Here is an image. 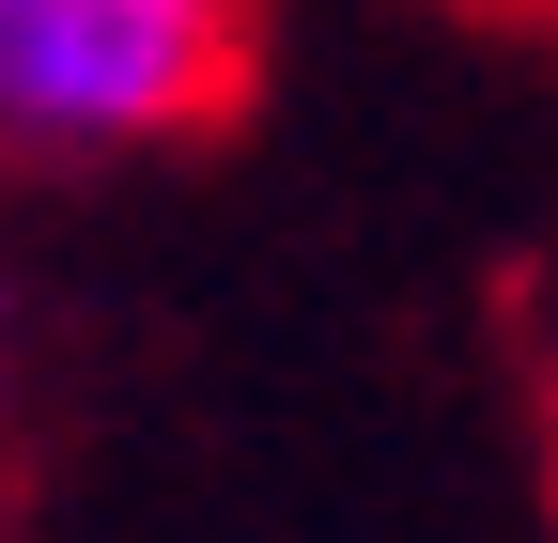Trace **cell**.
Returning <instances> with one entry per match:
<instances>
[{
  "label": "cell",
  "instance_id": "obj_2",
  "mask_svg": "<svg viewBox=\"0 0 558 543\" xmlns=\"http://www.w3.org/2000/svg\"><path fill=\"white\" fill-rule=\"evenodd\" d=\"M0 388H16V280H0Z\"/></svg>",
  "mask_w": 558,
  "mask_h": 543
},
{
  "label": "cell",
  "instance_id": "obj_1",
  "mask_svg": "<svg viewBox=\"0 0 558 543\" xmlns=\"http://www.w3.org/2000/svg\"><path fill=\"white\" fill-rule=\"evenodd\" d=\"M248 62V0H0V171L156 156Z\"/></svg>",
  "mask_w": 558,
  "mask_h": 543
}]
</instances>
